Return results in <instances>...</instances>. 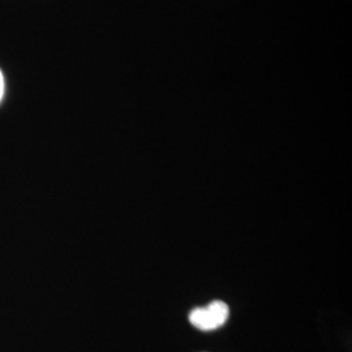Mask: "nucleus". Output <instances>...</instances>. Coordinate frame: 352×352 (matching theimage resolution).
Listing matches in <instances>:
<instances>
[{"mask_svg":"<svg viewBox=\"0 0 352 352\" xmlns=\"http://www.w3.org/2000/svg\"><path fill=\"white\" fill-rule=\"evenodd\" d=\"M230 316V309L226 302H212L206 307L195 308L189 314L190 324L202 331H210L225 325Z\"/></svg>","mask_w":352,"mask_h":352,"instance_id":"1","label":"nucleus"},{"mask_svg":"<svg viewBox=\"0 0 352 352\" xmlns=\"http://www.w3.org/2000/svg\"><path fill=\"white\" fill-rule=\"evenodd\" d=\"M3 96H4V77H3V74L0 71V101H1Z\"/></svg>","mask_w":352,"mask_h":352,"instance_id":"2","label":"nucleus"}]
</instances>
